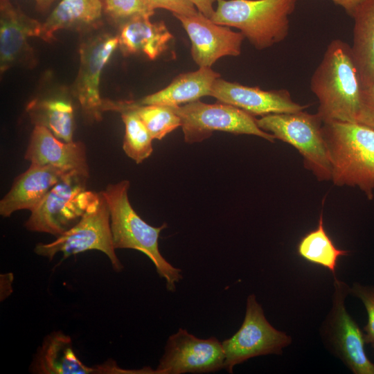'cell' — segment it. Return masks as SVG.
Listing matches in <instances>:
<instances>
[{
    "label": "cell",
    "mask_w": 374,
    "mask_h": 374,
    "mask_svg": "<svg viewBox=\"0 0 374 374\" xmlns=\"http://www.w3.org/2000/svg\"><path fill=\"white\" fill-rule=\"evenodd\" d=\"M352 54L363 89L374 84V0H364L352 15Z\"/></svg>",
    "instance_id": "44dd1931"
},
{
    "label": "cell",
    "mask_w": 374,
    "mask_h": 374,
    "mask_svg": "<svg viewBox=\"0 0 374 374\" xmlns=\"http://www.w3.org/2000/svg\"><path fill=\"white\" fill-rule=\"evenodd\" d=\"M297 0H219L211 19L240 30L257 49L283 41L289 33L290 16Z\"/></svg>",
    "instance_id": "277c9868"
},
{
    "label": "cell",
    "mask_w": 374,
    "mask_h": 374,
    "mask_svg": "<svg viewBox=\"0 0 374 374\" xmlns=\"http://www.w3.org/2000/svg\"><path fill=\"white\" fill-rule=\"evenodd\" d=\"M220 78L219 73L211 67H199L193 72L177 76L164 89L134 101L136 105L180 106L211 96L213 84Z\"/></svg>",
    "instance_id": "d6986e66"
},
{
    "label": "cell",
    "mask_w": 374,
    "mask_h": 374,
    "mask_svg": "<svg viewBox=\"0 0 374 374\" xmlns=\"http://www.w3.org/2000/svg\"><path fill=\"white\" fill-rule=\"evenodd\" d=\"M310 89L323 123L357 122L363 88L350 45L339 39L330 42L312 74Z\"/></svg>",
    "instance_id": "6da1fadb"
},
{
    "label": "cell",
    "mask_w": 374,
    "mask_h": 374,
    "mask_svg": "<svg viewBox=\"0 0 374 374\" xmlns=\"http://www.w3.org/2000/svg\"><path fill=\"white\" fill-rule=\"evenodd\" d=\"M331 168L337 186L357 187L374 197V130L357 122L323 123Z\"/></svg>",
    "instance_id": "7a4b0ae2"
},
{
    "label": "cell",
    "mask_w": 374,
    "mask_h": 374,
    "mask_svg": "<svg viewBox=\"0 0 374 374\" xmlns=\"http://www.w3.org/2000/svg\"><path fill=\"white\" fill-rule=\"evenodd\" d=\"M89 250L103 252L109 259L114 269L120 271L123 265L117 258L113 244L110 214L101 192L88 207L79 221L50 243H39L35 252L50 260L61 252L65 259Z\"/></svg>",
    "instance_id": "52a82bcc"
},
{
    "label": "cell",
    "mask_w": 374,
    "mask_h": 374,
    "mask_svg": "<svg viewBox=\"0 0 374 374\" xmlns=\"http://www.w3.org/2000/svg\"><path fill=\"white\" fill-rule=\"evenodd\" d=\"M119 28L118 46L125 55L141 53L155 60L173 38L164 21L152 23L150 17L142 15L129 19Z\"/></svg>",
    "instance_id": "ac0fdd59"
},
{
    "label": "cell",
    "mask_w": 374,
    "mask_h": 374,
    "mask_svg": "<svg viewBox=\"0 0 374 374\" xmlns=\"http://www.w3.org/2000/svg\"><path fill=\"white\" fill-rule=\"evenodd\" d=\"M42 23L29 17L10 0H0V71L23 64L35 65L30 37H40Z\"/></svg>",
    "instance_id": "5bb4252c"
},
{
    "label": "cell",
    "mask_w": 374,
    "mask_h": 374,
    "mask_svg": "<svg viewBox=\"0 0 374 374\" xmlns=\"http://www.w3.org/2000/svg\"><path fill=\"white\" fill-rule=\"evenodd\" d=\"M66 173L52 166L30 163L1 199L0 215L8 217L19 210L32 211Z\"/></svg>",
    "instance_id": "e0dca14e"
},
{
    "label": "cell",
    "mask_w": 374,
    "mask_h": 374,
    "mask_svg": "<svg viewBox=\"0 0 374 374\" xmlns=\"http://www.w3.org/2000/svg\"><path fill=\"white\" fill-rule=\"evenodd\" d=\"M133 110L147 127L153 139L161 140L181 126V119L170 106L136 105L132 100L114 101L103 100V112H118L120 109Z\"/></svg>",
    "instance_id": "cb8c5ba5"
},
{
    "label": "cell",
    "mask_w": 374,
    "mask_h": 374,
    "mask_svg": "<svg viewBox=\"0 0 374 374\" xmlns=\"http://www.w3.org/2000/svg\"><path fill=\"white\" fill-rule=\"evenodd\" d=\"M210 96L220 103L237 107L253 116L296 112L308 107L294 102L287 90L265 91L220 78L214 82Z\"/></svg>",
    "instance_id": "9a60e30c"
},
{
    "label": "cell",
    "mask_w": 374,
    "mask_h": 374,
    "mask_svg": "<svg viewBox=\"0 0 374 374\" xmlns=\"http://www.w3.org/2000/svg\"><path fill=\"white\" fill-rule=\"evenodd\" d=\"M171 107L181 119L184 141L188 143H199L215 131L255 135L271 143L276 139L258 127L253 116L231 105L208 104L198 100Z\"/></svg>",
    "instance_id": "ba28073f"
},
{
    "label": "cell",
    "mask_w": 374,
    "mask_h": 374,
    "mask_svg": "<svg viewBox=\"0 0 374 374\" xmlns=\"http://www.w3.org/2000/svg\"><path fill=\"white\" fill-rule=\"evenodd\" d=\"M357 122L374 130V84L362 89Z\"/></svg>",
    "instance_id": "f546056e"
},
{
    "label": "cell",
    "mask_w": 374,
    "mask_h": 374,
    "mask_svg": "<svg viewBox=\"0 0 374 374\" xmlns=\"http://www.w3.org/2000/svg\"><path fill=\"white\" fill-rule=\"evenodd\" d=\"M297 252L305 260L328 269L334 276L339 258L349 253V251L338 249L335 245L324 229L322 213L319 215L317 227L299 241Z\"/></svg>",
    "instance_id": "d4e9b609"
},
{
    "label": "cell",
    "mask_w": 374,
    "mask_h": 374,
    "mask_svg": "<svg viewBox=\"0 0 374 374\" xmlns=\"http://www.w3.org/2000/svg\"><path fill=\"white\" fill-rule=\"evenodd\" d=\"M104 10L119 26L135 16L150 17L154 14L144 0H104Z\"/></svg>",
    "instance_id": "4316f807"
},
{
    "label": "cell",
    "mask_w": 374,
    "mask_h": 374,
    "mask_svg": "<svg viewBox=\"0 0 374 374\" xmlns=\"http://www.w3.org/2000/svg\"><path fill=\"white\" fill-rule=\"evenodd\" d=\"M88 177L77 171L64 175L30 211L26 228L57 237L74 226L98 193L87 190Z\"/></svg>",
    "instance_id": "5b68a950"
},
{
    "label": "cell",
    "mask_w": 374,
    "mask_h": 374,
    "mask_svg": "<svg viewBox=\"0 0 374 374\" xmlns=\"http://www.w3.org/2000/svg\"><path fill=\"white\" fill-rule=\"evenodd\" d=\"M130 183L123 180L109 184L101 192L109 214L113 244L116 249H131L148 256L154 264L159 276L165 279L166 288L175 292L182 278L181 270L169 263L159 248L161 231L166 223L154 227L145 222L132 208L128 198Z\"/></svg>",
    "instance_id": "3957f363"
},
{
    "label": "cell",
    "mask_w": 374,
    "mask_h": 374,
    "mask_svg": "<svg viewBox=\"0 0 374 374\" xmlns=\"http://www.w3.org/2000/svg\"><path fill=\"white\" fill-rule=\"evenodd\" d=\"M222 343L215 337L200 339L179 328L166 342L154 373H207L224 368Z\"/></svg>",
    "instance_id": "8fae6325"
},
{
    "label": "cell",
    "mask_w": 374,
    "mask_h": 374,
    "mask_svg": "<svg viewBox=\"0 0 374 374\" xmlns=\"http://www.w3.org/2000/svg\"><path fill=\"white\" fill-rule=\"evenodd\" d=\"M55 0H35L36 8L40 12L46 11Z\"/></svg>",
    "instance_id": "d6a6232c"
},
{
    "label": "cell",
    "mask_w": 374,
    "mask_h": 374,
    "mask_svg": "<svg viewBox=\"0 0 374 374\" xmlns=\"http://www.w3.org/2000/svg\"><path fill=\"white\" fill-rule=\"evenodd\" d=\"M173 15L190 39L191 56L199 67H211L224 56H238L241 53L245 39L241 32L216 24L199 12L193 15Z\"/></svg>",
    "instance_id": "4fadbf2b"
},
{
    "label": "cell",
    "mask_w": 374,
    "mask_h": 374,
    "mask_svg": "<svg viewBox=\"0 0 374 374\" xmlns=\"http://www.w3.org/2000/svg\"><path fill=\"white\" fill-rule=\"evenodd\" d=\"M292 341L286 333L274 328L265 317L256 296L247 299L246 312L240 329L222 343L224 366L232 373L235 366L250 358L271 354L281 355L283 348Z\"/></svg>",
    "instance_id": "30bf717a"
},
{
    "label": "cell",
    "mask_w": 374,
    "mask_h": 374,
    "mask_svg": "<svg viewBox=\"0 0 374 374\" xmlns=\"http://www.w3.org/2000/svg\"><path fill=\"white\" fill-rule=\"evenodd\" d=\"M350 294L359 299L366 308L368 321L364 327V341L371 344L374 342V286L355 283L350 287Z\"/></svg>",
    "instance_id": "83f0119b"
},
{
    "label": "cell",
    "mask_w": 374,
    "mask_h": 374,
    "mask_svg": "<svg viewBox=\"0 0 374 374\" xmlns=\"http://www.w3.org/2000/svg\"><path fill=\"white\" fill-rule=\"evenodd\" d=\"M335 4L343 8L346 12L352 17L356 8L362 3L364 0H331Z\"/></svg>",
    "instance_id": "1f68e13d"
},
{
    "label": "cell",
    "mask_w": 374,
    "mask_h": 374,
    "mask_svg": "<svg viewBox=\"0 0 374 374\" xmlns=\"http://www.w3.org/2000/svg\"><path fill=\"white\" fill-rule=\"evenodd\" d=\"M26 112L35 125L45 127L63 141H73L74 111L69 98H35L28 104Z\"/></svg>",
    "instance_id": "603a6c76"
},
{
    "label": "cell",
    "mask_w": 374,
    "mask_h": 374,
    "mask_svg": "<svg viewBox=\"0 0 374 374\" xmlns=\"http://www.w3.org/2000/svg\"><path fill=\"white\" fill-rule=\"evenodd\" d=\"M332 308L321 328L327 348L355 374H374V363L365 352L364 335L347 312L345 299L350 287L334 276Z\"/></svg>",
    "instance_id": "9c48e42d"
},
{
    "label": "cell",
    "mask_w": 374,
    "mask_h": 374,
    "mask_svg": "<svg viewBox=\"0 0 374 374\" xmlns=\"http://www.w3.org/2000/svg\"><path fill=\"white\" fill-rule=\"evenodd\" d=\"M258 127L275 139L290 144L301 154L304 166L319 181L331 179V168L323 131L317 114L302 111L271 114L256 119Z\"/></svg>",
    "instance_id": "8992f818"
},
{
    "label": "cell",
    "mask_w": 374,
    "mask_h": 374,
    "mask_svg": "<svg viewBox=\"0 0 374 374\" xmlns=\"http://www.w3.org/2000/svg\"><path fill=\"white\" fill-rule=\"evenodd\" d=\"M24 158L30 163L89 175L84 144L80 141H63L41 125L34 126Z\"/></svg>",
    "instance_id": "2e32d148"
},
{
    "label": "cell",
    "mask_w": 374,
    "mask_h": 374,
    "mask_svg": "<svg viewBox=\"0 0 374 374\" xmlns=\"http://www.w3.org/2000/svg\"><path fill=\"white\" fill-rule=\"evenodd\" d=\"M35 370L46 374H88L111 371V366L93 368L77 357L70 337L60 332L51 334L44 341L35 362Z\"/></svg>",
    "instance_id": "7402d4cb"
},
{
    "label": "cell",
    "mask_w": 374,
    "mask_h": 374,
    "mask_svg": "<svg viewBox=\"0 0 374 374\" xmlns=\"http://www.w3.org/2000/svg\"><path fill=\"white\" fill-rule=\"evenodd\" d=\"M118 46V35L109 33L89 37L80 46V68L71 92L84 114L91 120H102L103 99L99 91L100 75Z\"/></svg>",
    "instance_id": "7c38bea8"
},
{
    "label": "cell",
    "mask_w": 374,
    "mask_h": 374,
    "mask_svg": "<svg viewBox=\"0 0 374 374\" xmlns=\"http://www.w3.org/2000/svg\"><path fill=\"white\" fill-rule=\"evenodd\" d=\"M153 10L157 8L172 12V15H193L198 12L190 0H144Z\"/></svg>",
    "instance_id": "f1b7e54d"
},
{
    "label": "cell",
    "mask_w": 374,
    "mask_h": 374,
    "mask_svg": "<svg viewBox=\"0 0 374 374\" xmlns=\"http://www.w3.org/2000/svg\"><path fill=\"white\" fill-rule=\"evenodd\" d=\"M372 347L374 348V342L371 344Z\"/></svg>",
    "instance_id": "836d02e7"
},
{
    "label": "cell",
    "mask_w": 374,
    "mask_h": 374,
    "mask_svg": "<svg viewBox=\"0 0 374 374\" xmlns=\"http://www.w3.org/2000/svg\"><path fill=\"white\" fill-rule=\"evenodd\" d=\"M125 125L123 149L136 163L148 159L153 152L152 137L139 116L128 108L120 109Z\"/></svg>",
    "instance_id": "484cf974"
},
{
    "label": "cell",
    "mask_w": 374,
    "mask_h": 374,
    "mask_svg": "<svg viewBox=\"0 0 374 374\" xmlns=\"http://www.w3.org/2000/svg\"><path fill=\"white\" fill-rule=\"evenodd\" d=\"M196 7L198 12L204 16L211 19L214 12V3H217L219 0H190Z\"/></svg>",
    "instance_id": "4dcf8cb0"
},
{
    "label": "cell",
    "mask_w": 374,
    "mask_h": 374,
    "mask_svg": "<svg viewBox=\"0 0 374 374\" xmlns=\"http://www.w3.org/2000/svg\"><path fill=\"white\" fill-rule=\"evenodd\" d=\"M103 7L101 0H61L42 23L39 37L49 42L61 29L85 32L97 28L101 24Z\"/></svg>",
    "instance_id": "ffe728a7"
}]
</instances>
